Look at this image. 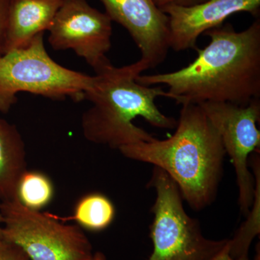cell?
Returning a JSON list of instances; mask_svg holds the SVG:
<instances>
[{
  "mask_svg": "<svg viewBox=\"0 0 260 260\" xmlns=\"http://www.w3.org/2000/svg\"><path fill=\"white\" fill-rule=\"evenodd\" d=\"M147 185L156 193L150 226L153 249L148 260H215L229 239L203 235L199 220L186 213L177 184L160 168L153 167Z\"/></svg>",
  "mask_w": 260,
  "mask_h": 260,
  "instance_id": "obj_5",
  "label": "cell"
},
{
  "mask_svg": "<svg viewBox=\"0 0 260 260\" xmlns=\"http://www.w3.org/2000/svg\"><path fill=\"white\" fill-rule=\"evenodd\" d=\"M208 0H153L157 8L161 10L167 6L191 7Z\"/></svg>",
  "mask_w": 260,
  "mask_h": 260,
  "instance_id": "obj_19",
  "label": "cell"
},
{
  "mask_svg": "<svg viewBox=\"0 0 260 260\" xmlns=\"http://www.w3.org/2000/svg\"><path fill=\"white\" fill-rule=\"evenodd\" d=\"M49 42L56 51L72 49L95 73L112 64V20L86 0H63L49 28Z\"/></svg>",
  "mask_w": 260,
  "mask_h": 260,
  "instance_id": "obj_8",
  "label": "cell"
},
{
  "mask_svg": "<svg viewBox=\"0 0 260 260\" xmlns=\"http://www.w3.org/2000/svg\"><path fill=\"white\" fill-rule=\"evenodd\" d=\"M10 3V0H0V56L5 54Z\"/></svg>",
  "mask_w": 260,
  "mask_h": 260,
  "instance_id": "obj_17",
  "label": "cell"
},
{
  "mask_svg": "<svg viewBox=\"0 0 260 260\" xmlns=\"http://www.w3.org/2000/svg\"><path fill=\"white\" fill-rule=\"evenodd\" d=\"M111 20L127 30L141 53L137 61L143 72L155 68L167 58L169 18L153 0H100Z\"/></svg>",
  "mask_w": 260,
  "mask_h": 260,
  "instance_id": "obj_9",
  "label": "cell"
},
{
  "mask_svg": "<svg viewBox=\"0 0 260 260\" xmlns=\"http://www.w3.org/2000/svg\"><path fill=\"white\" fill-rule=\"evenodd\" d=\"M3 219L1 213H0V242L3 239Z\"/></svg>",
  "mask_w": 260,
  "mask_h": 260,
  "instance_id": "obj_20",
  "label": "cell"
},
{
  "mask_svg": "<svg viewBox=\"0 0 260 260\" xmlns=\"http://www.w3.org/2000/svg\"><path fill=\"white\" fill-rule=\"evenodd\" d=\"M249 162L251 172L255 179V192L254 202L246 220L236 233L232 239H229V254L234 259L247 258L248 253L253 240L260 233V158L259 152L251 154Z\"/></svg>",
  "mask_w": 260,
  "mask_h": 260,
  "instance_id": "obj_14",
  "label": "cell"
},
{
  "mask_svg": "<svg viewBox=\"0 0 260 260\" xmlns=\"http://www.w3.org/2000/svg\"><path fill=\"white\" fill-rule=\"evenodd\" d=\"M177 130L119 149L126 158L160 168L177 184L183 200L200 211L215 201L223 177L225 150L216 129L198 104L182 105Z\"/></svg>",
  "mask_w": 260,
  "mask_h": 260,
  "instance_id": "obj_2",
  "label": "cell"
},
{
  "mask_svg": "<svg viewBox=\"0 0 260 260\" xmlns=\"http://www.w3.org/2000/svg\"><path fill=\"white\" fill-rule=\"evenodd\" d=\"M44 34L0 56V112H9L22 92L54 100L85 99L93 76L58 64L47 53Z\"/></svg>",
  "mask_w": 260,
  "mask_h": 260,
  "instance_id": "obj_4",
  "label": "cell"
},
{
  "mask_svg": "<svg viewBox=\"0 0 260 260\" xmlns=\"http://www.w3.org/2000/svg\"><path fill=\"white\" fill-rule=\"evenodd\" d=\"M220 135L232 160L239 189L241 213H249L255 192V179L249 169V157L260 146V99L246 106L229 102H204L198 104Z\"/></svg>",
  "mask_w": 260,
  "mask_h": 260,
  "instance_id": "obj_7",
  "label": "cell"
},
{
  "mask_svg": "<svg viewBox=\"0 0 260 260\" xmlns=\"http://www.w3.org/2000/svg\"><path fill=\"white\" fill-rule=\"evenodd\" d=\"M0 260H29V259L19 246L3 239L0 242Z\"/></svg>",
  "mask_w": 260,
  "mask_h": 260,
  "instance_id": "obj_16",
  "label": "cell"
},
{
  "mask_svg": "<svg viewBox=\"0 0 260 260\" xmlns=\"http://www.w3.org/2000/svg\"><path fill=\"white\" fill-rule=\"evenodd\" d=\"M210 42L185 68L169 73L138 75L146 86L166 85L181 105L229 102L246 106L260 99V19L238 32L231 24L205 32Z\"/></svg>",
  "mask_w": 260,
  "mask_h": 260,
  "instance_id": "obj_1",
  "label": "cell"
},
{
  "mask_svg": "<svg viewBox=\"0 0 260 260\" xmlns=\"http://www.w3.org/2000/svg\"><path fill=\"white\" fill-rule=\"evenodd\" d=\"M3 240L19 246L29 260H93V248L78 225L52 213L28 209L16 198L0 203Z\"/></svg>",
  "mask_w": 260,
  "mask_h": 260,
  "instance_id": "obj_6",
  "label": "cell"
},
{
  "mask_svg": "<svg viewBox=\"0 0 260 260\" xmlns=\"http://www.w3.org/2000/svg\"><path fill=\"white\" fill-rule=\"evenodd\" d=\"M63 0H10L5 53L49 30Z\"/></svg>",
  "mask_w": 260,
  "mask_h": 260,
  "instance_id": "obj_11",
  "label": "cell"
},
{
  "mask_svg": "<svg viewBox=\"0 0 260 260\" xmlns=\"http://www.w3.org/2000/svg\"><path fill=\"white\" fill-rule=\"evenodd\" d=\"M142 73L137 61L121 68L112 64L95 73L85 96L92 106L82 116L85 139L118 150L125 145L152 141L155 138L153 135L133 124L138 116L155 127H177V121L162 114L155 104L157 98L172 99V95L161 87L138 83L136 78Z\"/></svg>",
  "mask_w": 260,
  "mask_h": 260,
  "instance_id": "obj_3",
  "label": "cell"
},
{
  "mask_svg": "<svg viewBox=\"0 0 260 260\" xmlns=\"http://www.w3.org/2000/svg\"><path fill=\"white\" fill-rule=\"evenodd\" d=\"M93 260H108L107 256L104 254V253L102 252V251H96V252L94 253ZM215 260H260V249H259V244H258L257 246H256V254L254 256V259H249V257L247 258H242V259H234L231 256L230 254H229V242H228L226 246L224 247L223 251L220 253V254L216 258H215Z\"/></svg>",
  "mask_w": 260,
  "mask_h": 260,
  "instance_id": "obj_18",
  "label": "cell"
},
{
  "mask_svg": "<svg viewBox=\"0 0 260 260\" xmlns=\"http://www.w3.org/2000/svg\"><path fill=\"white\" fill-rule=\"evenodd\" d=\"M26 170L23 137L14 124L0 118V201L14 199L19 179Z\"/></svg>",
  "mask_w": 260,
  "mask_h": 260,
  "instance_id": "obj_12",
  "label": "cell"
},
{
  "mask_svg": "<svg viewBox=\"0 0 260 260\" xmlns=\"http://www.w3.org/2000/svg\"><path fill=\"white\" fill-rule=\"evenodd\" d=\"M160 10L169 18L170 49L181 51L194 49L202 34L223 25L236 13L257 17L260 0H208L194 6H167Z\"/></svg>",
  "mask_w": 260,
  "mask_h": 260,
  "instance_id": "obj_10",
  "label": "cell"
},
{
  "mask_svg": "<svg viewBox=\"0 0 260 260\" xmlns=\"http://www.w3.org/2000/svg\"><path fill=\"white\" fill-rule=\"evenodd\" d=\"M52 215L64 223L74 220L81 229L96 232L104 230L112 223L115 217V208L105 195L91 193L83 197L78 202L71 216Z\"/></svg>",
  "mask_w": 260,
  "mask_h": 260,
  "instance_id": "obj_13",
  "label": "cell"
},
{
  "mask_svg": "<svg viewBox=\"0 0 260 260\" xmlns=\"http://www.w3.org/2000/svg\"><path fill=\"white\" fill-rule=\"evenodd\" d=\"M54 194V185L47 175L26 170L19 179L15 198L25 208L40 211L50 203Z\"/></svg>",
  "mask_w": 260,
  "mask_h": 260,
  "instance_id": "obj_15",
  "label": "cell"
}]
</instances>
